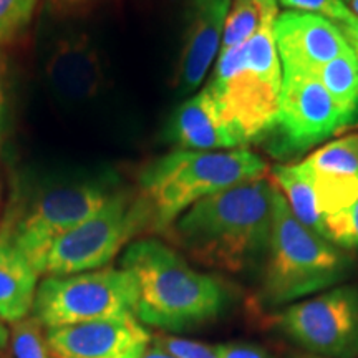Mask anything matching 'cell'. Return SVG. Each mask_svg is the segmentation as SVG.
<instances>
[{"label":"cell","instance_id":"obj_31","mask_svg":"<svg viewBox=\"0 0 358 358\" xmlns=\"http://www.w3.org/2000/svg\"><path fill=\"white\" fill-rule=\"evenodd\" d=\"M257 2L266 3V6H279V3H277V0H257Z\"/></svg>","mask_w":358,"mask_h":358},{"label":"cell","instance_id":"obj_24","mask_svg":"<svg viewBox=\"0 0 358 358\" xmlns=\"http://www.w3.org/2000/svg\"><path fill=\"white\" fill-rule=\"evenodd\" d=\"M277 3L294 12L315 13L337 25L350 24L357 17L342 0H277Z\"/></svg>","mask_w":358,"mask_h":358},{"label":"cell","instance_id":"obj_3","mask_svg":"<svg viewBox=\"0 0 358 358\" xmlns=\"http://www.w3.org/2000/svg\"><path fill=\"white\" fill-rule=\"evenodd\" d=\"M122 268L134 282V317L155 329L185 330L206 324L227 303L221 282L196 271L161 241H134L124 250Z\"/></svg>","mask_w":358,"mask_h":358},{"label":"cell","instance_id":"obj_14","mask_svg":"<svg viewBox=\"0 0 358 358\" xmlns=\"http://www.w3.org/2000/svg\"><path fill=\"white\" fill-rule=\"evenodd\" d=\"M45 78L57 98L82 105L105 88V60L87 37L64 38L53 45L45 60Z\"/></svg>","mask_w":358,"mask_h":358},{"label":"cell","instance_id":"obj_25","mask_svg":"<svg viewBox=\"0 0 358 358\" xmlns=\"http://www.w3.org/2000/svg\"><path fill=\"white\" fill-rule=\"evenodd\" d=\"M155 343L176 358H219L214 347H208L204 343L196 342V340L161 335V337L155 338Z\"/></svg>","mask_w":358,"mask_h":358},{"label":"cell","instance_id":"obj_11","mask_svg":"<svg viewBox=\"0 0 358 358\" xmlns=\"http://www.w3.org/2000/svg\"><path fill=\"white\" fill-rule=\"evenodd\" d=\"M282 71L317 75L329 62L352 52L337 24L315 13L287 10L274 20Z\"/></svg>","mask_w":358,"mask_h":358},{"label":"cell","instance_id":"obj_4","mask_svg":"<svg viewBox=\"0 0 358 358\" xmlns=\"http://www.w3.org/2000/svg\"><path fill=\"white\" fill-rule=\"evenodd\" d=\"M267 164L245 148L226 151L176 150L140 174V194L151 213V232H168L198 201L227 187L264 178Z\"/></svg>","mask_w":358,"mask_h":358},{"label":"cell","instance_id":"obj_7","mask_svg":"<svg viewBox=\"0 0 358 358\" xmlns=\"http://www.w3.org/2000/svg\"><path fill=\"white\" fill-rule=\"evenodd\" d=\"M136 290L124 268L103 267L38 284L32 317L43 329L134 317Z\"/></svg>","mask_w":358,"mask_h":358},{"label":"cell","instance_id":"obj_6","mask_svg":"<svg viewBox=\"0 0 358 358\" xmlns=\"http://www.w3.org/2000/svg\"><path fill=\"white\" fill-rule=\"evenodd\" d=\"M151 231V213L140 192L122 189L100 211L58 237L40 274L73 275L106 267L133 237Z\"/></svg>","mask_w":358,"mask_h":358},{"label":"cell","instance_id":"obj_26","mask_svg":"<svg viewBox=\"0 0 358 358\" xmlns=\"http://www.w3.org/2000/svg\"><path fill=\"white\" fill-rule=\"evenodd\" d=\"M219 358H274L262 347L254 343H222L214 347Z\"/></svg>","mask_w":358,"mask_h":358},{"label":"cell","instance_id":"obj_17","mask_svg":"<svg viewBox=\"0 0 358 358\" xmlns=\"http://www.w3.org/2000/svg\"><path fill=\"white\" fill-rule=\"evenodd\" d=\"M38 275L29 259L0 237V319L17 324L29 317L37 295Z\"/></svg>","mask_w":358,"mask_h":358},{"label":"cell","instance_id":"obj_20","mask_svg":"<svg viewBox=\"0 0 358 358\" xmlns=\"http://www.w3.org/2000/svg\"><path fill=\"white\" fill-rule=\"evenodd\" d=\"M272 12H279V6H266L257 0H234L227 13L219 52L231 50L248 42Z\"/></svg>","mask_w":358,"mask_h":358},{"label":"cell","instance_id":"obj_16","mask_svg":"<svg viewBox=\"0 0 358 358\" xmlns=\"http://www.w3.org/2000/svg\"><path fill=\"white\" fill-rule=\"evenodd\" d=\"M166 138L179 150L226 151L241 148L208 87L173 111L166 124Z\"/></svg>","mask_w":358,"mask_h":358},{"label":"cell","instance_id":"obj_1","mask_svg":"<svg viewBox=\"0 0 358 358\" xmlns=\"http://www.w3.org/2000/svg\"><path fill=\"white\" fill-rule=\"evenodd\" d=\"M272 189L249 179L201 199L168 232L189 257L206 267L243 272L266 259L272 232Z\"/></svg>","mask_w":358,"mask_h":358},{"label":"cell","instance_id":"obj_2","mask_svg":"<svg viewBox=\"0 0 358 358\" xmlns=\"http://www.w3.org/2000/svg\"><path fill=\"white\" fill-rule=\"evenodd\" d=\"M110 169H78L24 181L0 222V237L29 259L35 271L58 237L100 211L123 189Z\"/></svg>","mask_w":358,"mask_h":358},{"label":"cell","instance_id":"obj_22","mask_svg":"<svg viewBox=\"0 0 358 358\" xmlns=\"http://www.w3.org/2000/svg\"><path fill=\"white\" fill-rule=\"evenodd\" d=\"M38 0H0V45L10 43L29 27Z\"/></svg>","mask_w":358,"mask_h":358},{"label":"cell","instance_id":"obj_15","mask_svg":"<svg viewBox=\"0 0 358 358\" xmlns=\"http://www.w3.org/2000/svg\"><path fill=\"white\" fill-rule=\"evenodd\" d=\"M232 0H191L187 27L178 69V90L182 95L203 83L221 50L224 25Z\"/></svg>","mask_w":358,"mask_h":358},{"label":"cell","instance_id":"obj_9","mask_svg":"<svg viewBox=\"0 0 358 358\" xmlns=\"http://www.w3.org/2000/svg\"><path fill=\"white\" fill-rule=\"evenodd\" d=\"M272 324L290 340L324 358L358 357V290L337 287L294 303Z\"/></svg>","mask_w":358,"mask_h":358},{"label":"cell","instance_id":"obj_27","mask_svg":"<svg viewBox=\"0 0 358 358\" xmlns=\"http://www.w3.org/2000/svg\"><path fill=\"white\" fill-rule=\"evenodd\" d=\"M7 120V90H6V66L0 55V133L3 131Z\"/></svg>","mask_w":358,"mask_h":358},{"label":"cell","instance_id":"obj_8","mask_svg":"<svg viewBox=\"0 0 358 358\" xmlns=\"http://www.w3.org/2000/svg\"><path fill=\"white\" fill-rule=\"evenodd\" d=\"M241 148L271 136L279 118L282 82H275L244 62L243 47L219 52L214 77L206 85Z\"/></svg>","mask_w":358,"mask_h":358},{"label":"cell","instance_id":"obj_33","mask_svg":"<svg viewBox=\"0 0 358 358\" xmlns=\"http://www.w3.org/2000/svg\"><path fill=\"white\" fill-rule=\"evenodd\" d=\"M302 358H324V357H302Z\"/></svg>","mask_w":358,"mask_h":358},{"label":"cell","instance_id":"obj_21","mask_svg":"<svg viewBox=\"0 0 358 358\" xmlns=\"http://www.w3.org/2000/svg\"><path fill=\"white\" fill-rule=\"evenodd\" d=\"M42 329L34 317L13 324L12 347L15 358H53Z\"/></svg>","mask_w":358,"mask_h":358},{"label":"cell","instance_id":"obj_12","mask_svg":"<svg viewBox=\"0 0 358 358\" xmlns=\"http://www.w3.org/2000/svg\"><path fill=\"white\" fill-rule=\"evenodd\" d=\"M45 338L53 358H141L153 340L136 317L58 327Z\"/></svg>","mask_w":358,"mask_h":358},{"label":"cell","instance_id":"obj_30","mask_svg":"<svg viewBox=\"0 0 358 358\" xmlns=\"http://www.w3.org/2000/svg\"><path fill=\"white\" fill-rule=\"evenodd\" d=\"M141 358H176L174 355H171V353L164 350V348H161L159 345H150L148 347V350L143 353Z\"/></svg>","mask_w":358,"mask_h":358},{"label":"cell","instance_id":"obj_18","mask_svg":"<svg viewBox=\"0 0 358 358\" xmlns=\"http://www.w3.org/2000/svg\"><path fill=\"white\" fill-rule=\"evenodd\" d=\"M272 182L284 194L290 211L299 219V222L324 237V216L317 204L315 192L297 164L275 166L272 169Z\"/></svg>","mask_w":358,"mask_h":358},{"label":"cell","instance_id":"obj_19","mask_svg":"<svg viewBox=\"0 0 358 358\" xmlns=\"http://www.w3.org/2000/svg\"><path fill=\"white\" fill-rule=\"evenodd\" d=\"M317 78L324 85L350 127L358 124V62L353 52L322 66Z\"/></svg>","mask_w":358,"mask_h":358},{"label":"cell","instance_id":"obj_10","mask_svg":"<svg viewBox=\"0 0 358 358\" xmlns=\"http://www.w3.org/2000/svg\"><path fill=\"white\" fill-rule=\"evenodd\" d=\"M348 127L317 75L282 71L279 118L271 134L272 153L301 155Z\"/></svg>","mask_w":358,"mask_h":358},{"label":"cell","instance_id":"obj_29","mask_svg":"<svg viewBox=\"0 0 358 358\" xmlns=\"http://www.w3.org/2000/svg\"><path fill=\"white\" fill-rule=\"evenodd\" d=\"M47 2L48 6L55 8V10L66 12L70 10V8H77L78 6H82V3L87 2V0H47Z\"/></svg>","mask_w":358,"mask_h":358},{"label":"cell","instance_id":"obj_23","mask_svg":"<svg viewBox=\"0 0 358 358\" xmlns=\"http://www.w3.org/2000/svg\"><path fill=\"white\" fill-rule=\"evenodd\" d=\"M324 237L340 249H358V199L350 208L324 217Z\"/></svg>","mask_w":358,"mask_h":358},{"label":"cell","instance_id":"obj_32","mask_svg":"<svg viewBox=\"0 0 358 358\" xmlns=\"http://www.w3.org/2000/svg\"><path fill=\"white\" fill-rule=\"evenodd\" d=\"M352 12L358 17V0H352Z\"/></svg>","mask_w":358,"mask_h":358},{"label":"cell","instance_id":"obj_13","mask_svg":"<svg viewBox=\"0 0 358 358\" xmlns=\"http://www.w3.org/2000/svg\"><path fill=\"white\" fill-rule=\"evenodd\" d=\"M297 168L315 192L322 216H332L358 199V133L327 143Z\"/></svg>","mask_w":358,"mask_h":358},{"label":"cell","instance_id":"obj_28","mask_svg":"<svg viewBox=\"0 0 358 358\" xmlns=\"http://www.w3.org/2000/svg\"><path fill=\"white\" fill-rule=\"evenodd\" d=\"M340 30H342L343 37H345L347 43L350 45L353 55H355L357 62H358V17H355L350 24L345 25H338Z\"/></svg>","mask_w":358,"mask_h":358},{"label":"cell","instance_id":"obj_5","mask_svg":"<svg viewBox=\"0 0 358 358\" xmlns=\"http://www.w3.org/2000/svg\"><path fill=\"white\" fill-rule=\"evenodd\" d=\"M352 266L353 259L343 249L299 222L274 185L262 301L267 306H284L329 289L345 279Z\"/></svg>","mask_w":358,"mask_h":358}]
</instances>
